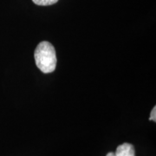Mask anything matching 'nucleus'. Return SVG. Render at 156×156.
I'll return each instance as SVG.
<instances>
[{
	"label": "nucleus",
	"instance_id": "nucleus-2",
	"mask_svg": "<svg viewBox=\"0 0 156 156\" xmlns=\"http://www.w3.org/2000/svg\"><path fill=\"white\" fill-rule=\"evenodd\" d=\"M115 156H135L134 147L132 144L123 143L122 145L118 146L116 152L115 153Z\"/></svg>",
	"mask_w": 156,
	"mask_h": 156
},
{
	"label": "nucleus",
	"instance_id": "nucleus-5",
	"mask_svg": "<svg viewBox=\"0 0 156 156\" xmlns=\"http://www.w3.org/2000/svg\"><path fill=\"white\" fill-rule=\"evenodd\" d=\"M106 156H115V153H112V152H110V153H108Z\"/></svg>",
	"mask_w": 156,
	"mask_h": 156
},
{
	"label": "nucleus",
	"instance_id": "nucleus-3",
	"mask_svg": "<svg viewBox=\"0 0 156 156\" xmlns=\"http://www.w3.org/2000/svg\"><path fill=\"white\" fill-rule=\"evenodd\" d=\"M32 1H33L36 5H37L47 6L56 4L58 0H32Z\"/></svg>",
	"mask_w": 156,
	"mask_h": 156
},
{
	"label": "nucleus",
	"instance_id": "nucleus-4",
	"mask_svg": "<svg viewBox=\"0 0 156 156\" xmlns=\"http://www.w3.org/2000/svg\"><path fill=\"white\" fill-rule=\"evenodd\" d=\"M150 121H153V122H156V107H154L152 111H151L150 114V118H149Z\"/></svg>",
	"mask_w": 156,
	"mask_h": 156
},
{
	"label": "nucleus",
	"instance_id": "nucleus-1",
	"mask_svg": "<svg viewBox=\"0 0 156 156\" xmlns=\"http://www.w3.org/2000/svg\"><path fill=\"white\" fill-rule=\"evenodd\" d=\"M35 62L43 73L53 72L56 67V55L54 46L47 41L41 42L35 50Z\"/></svg>",
	"mask_w": 156,
	"mask_h": 156
}]
</instances>
